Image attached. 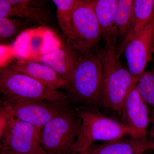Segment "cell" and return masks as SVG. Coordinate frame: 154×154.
I'll use <instances>...</instances> for the list:
<instances>
[{"label":"cell","instance_id":"obj_5","mask_svg":"<svg viewBox=\"0 0 154 154\" xmlns=\"http://www.w3.org/2000/svg\"><path fill=\"white\" fill-rule=\"evenodd\" d=\"M81 126V119L72 107L42 128L41 145L47 154H72Z\"/></svg>","mask_w":154,"mask_h":154},{"label":"cell","instance_id":"obj_9","mask_svg":"<svg viewBox=\"0 0 154 154\" xmlns=\"http://www.w3.org/2000/svg\"><path fill=\"white\" fill-rule=\"evenodd\" d=\"M154 50V15L141 33L125 47L124 53L134 85L145 72Z\"/></svg>","mask_w":154,"mask_h":154},{"label":"cell","instance_id":"obj_7","mask_svg":"<svg viewBox=\"0 0 154 154\" xmlns=\"http://www.w3.org/2000/svg\"><path fill=\"white\" fill-rule=\"evenodd\" d=\"M42 128L14 117L0 134L1 151L17 154H47L41 145Z\"/></svg>","mask_w":154,"mask_h":154},{"label":"cell","instance_id":"obj_14","mask_svg":"<svg viewBox=\"0 0 154 154\" xmlns=\"http://www.w3.org/2000/svg\"><path fill=\"white\" fill-rule=\"evenodd\" d=\"M81 55L67 43L42 56L39 61L47 65L69 82Z\"/></svg>","mask_w":154,"mask_h":154},{"label":"cell","instance_id":"obj_12","mask_svg":"<svg viewBox=\"0 0 154 154\" xmlns=\"http://www.w3.org/2000/svg\"><path fill=\"white\" fill-rule=\"evenodd\" d=\"M9 68L32 77L54 90L68 91L69 84L47 65L26 59H19L8 66Z\"/></svg>","mask_w":154,"mask_h":154},{"label":"cell","instance_id":"obj_18","mask_svg":"<svg viewBox=\"0 0 154 154\" xmlns=\"http://www.w3.org/2000/svg\"><path fill=\"white\" fill-rule=\"evenodd\" d=\"M78 0H53L57 8L59 27L66 40L71 27L73 12Z\"/></svg>","mask_w":154,"mask_h":154},{"label":"cell","instance_id":"obj_4","mask_svg":"<svg viewBox=\"0 0 154 154\" xmlns=\"http://www.w3.org/2000/svg\"><path fill=\"white\" fill-rule=\"evenodd\" d=\"M0 92L7 97L45 100L71 105L68 96L63 93L8 67H3L0 69Z\"/></svg>","mask_w":154,"mask_h":154},{"label":"cell","instance_id":"obj_2","mask_svg":"<svg viewBox=\"0 0 154 154\" xmlns=\"http://www.w3.org/2000/svg\"><path fill=\"white\" fill-rule=\"evenodd\" d=\"M103 79L99 52L92 51L81 55L69 82L67 92L70 102L76 105V107H97L101 105Z\"/></svg>","mask_w":154,"mask_h":154},{"label":"cell","instance_id":"obj_21","mask_svg":"<svg viewBox=\"0 0 154 154\" xmlns=\"http://www.w3.org/2000/svg\"><path fill=\"white\" fill-rule=\"evenodd\" d=\"M14 117V112L11 107L2 106L0 109V134L2 133L6 127Z\"/></svg>","mask_w":154,"mask_h":154},{"label":"cell","instance_id":"obj_17","mask_svg":"<svg viewBox=\"0 0 154 154\" xmlns=\"http://www.w3.org/2000/svg\"><path fill=\"white\" fill-rule=\"evenodd\" d=\"M134 0H118L116 12L114 30L118 36L123 38L130 29L133 17Z\"/></svg>","mask_w":154,"mask_h":154},{"label":"cell","instance_id":"obj_3","mask_svg":"<svg viewBox=\"0 0 154 154\" xmlns=\"http://www.w3.org/2000/svg\"><path fill=\"white\" fill-rule=\"evenodd\" d=\"M75 108L82 126L72 154H79L96 141H110L127 135L132 137L130 131L122 122L104 115L97 107L79 106Z\"/></svg>","mask_w":154,"mask_h":154},{"label":"cell","instance_id":"obj_16","mask_svg":"<svg viewBox=\"0 0 154 154\" xmlns=\"http://www.w3.org/2000/svg\"><path fill=\"white\" fill-rule=\"evenodd\" d=\"M118 0H93L91 3L102 36L106 38L114 30V21Z\"/></svg>","mask_w":154,"mask_h":154},{"label":"cell","instance_id":"obj_25","mask_svg":"<svg viewBox=\"0 0 154 154\" xmlns=\"http://www.w3.org/2000/svg\"></svg>","mask_w":154,"mask_h":154},{"label":"cell","instance_id":"obj_19","mask_svg":"<svg viewBox=\"0 0 154 154\" xmlns=\"http://www.w3.org/2000/svg\"><path fill=\"white\" fill-rule=\"evenodd\" d=\"M30 22L19 18L0 17V42L5 43L13 39L28 26Z\"/></svg>","mask_w":154,"mask_h":154},{"label":"cell","instance_id":"obj_8","mask_svg":"<svg viewBox=\"0 0 154 154\" xmlns=\"http://www.w3.org/2000/svg\"><path fill=\"white\" fill-rule=\"evenodd\" d=\"M1 105L11 107L15 118L41 127L72 107L45 100L19 99L4 96L1 98Z\"/></svg>","mask_w":154,"mask_h":154},{"label":"cell","instance_id":"obj_24","mask_svg":"<svg viewBox=\"0 0 154 154\" xmlns=\"http://www.w3.org/2000/svg\"><path fill=\"white\" fill-rule=\"evenodd\" d=\"M79 154H85L83 152H81L79 153Z\"/></svg>","mask_w":154,"mask_h":154},{"label":"cell","instance_id":"obj_13","mask_svg":"<svg viewBox=\"0 0 154 154\" xmlns=\"http://www.w3.org/2000/svg\"><path fill=\"white\" fill-rule=\"evenodd\" d=\"M151 149H154V140L124 137L102 143H94L82 152L85 154H144Z\"/></svg>","mask_w":154,"mask_h":154},{"label":"cell","instance_id":"obj_6","mask_svg":"<svg viewBox=\"0 0 154 154\" xmlns=\"http://www.w3.org/2000/svg\"><path fill=\"white\" fill-rule=\"evenodd\" d=\"M101 36V29L91 1L78 0L66 43L80 55H85L93 51Z\"/></svg>","mask_w":154,"mask_h":154},{"label":"cell","instance_id":"obj_23","mask_svg":"<svg viewBox=\"0 0 154 154\" xmlns=\"http://www.w3.org/2000/svg\"><path fill=\"white\" fill-rule=\"evenodd\" d=\"M152 122L153 123V126H154V110L153 111V114Z\"/></svg>","mask_w":154,"mask_h":154},{"label":"cell","instance_id":"obj_11","mask_svg":"<svg viewBox=\"0 0 154 154\" xmlns=\"http://www.w3.org/2000/svg\"><path fill=\"white\" fill-rule=\"evenodd\" d=\"M40 2L30 0H0V17H16L45 25L51 19V15Z\"/></svg>","mask_w":154,"mask_h":154},{"label":"cell","instance_id":"obj_22","mask_svg":"<svg viewBox=\"0 0 154 154\" xmlns=\"http://www.w3.org/2000/svg\"><path fill=\"white\" fill-rule=\"evenodd\" d=\"M0 154H17L13 153L7 152H2V151H0Z\"/></svg>","mask_w":154,"mask_h":154},{"label":"cell","instance_id":"obj_10","mask_svg":"<svg viewBox=\"0 0 154 154\" xmlns=\"http://www.w3.org/2000/svg\"><path fill=\"white\" fill-rule=\"evenodd\" d=\"M122 123L130 131L132 137L146 139L149 119L146 103L136 86L130 91L120 111Z\"/></svg>","mask_w":154,"mask_h":154},{"label":"cell","instance_id":"obj_15","mask_svg":"<svg viewBox=\"0 0 154 154\" xmlns=\"http://www.w3.org/2000/svg\"><path fill=\"white\" fill-rule=\"evenodd\" d=\"M154 15L153 0H134L132 23L127 35L117 48L119 57L124 53L128 44L142 32Z\"/></svg>","mask_w":154,"mask_h":154},{"label":"cell","instance_id":"obj_1","mask_svg":"<svg viewBox=\"0 0 154 154\" xmlns=\"http://www.w3.org/2000/svg\"><path fill=\"white\" fill-rule=\"evenodd\" d=\"M115 32L107 36L105 47L99 51L104 70L101 105L120 112L130 91L135 87L132 77L117 55Z\"/></svg>","mask_w":154,"mask_h":154},{"label":"cell","instance_id":"obj_20","mask_svg":"<svg viewBox=\"0 0 154 154\" xmlns=\"http://www.w3.org/2000/svg\"><path fill=\"white\" fill-rule=\"evenodd\" d=\"M136 87L144 101L154 107V71H145Z\"/></svg>","mask_w":154,"mask_h":154}]
</instances>
